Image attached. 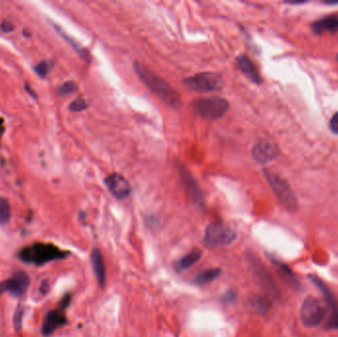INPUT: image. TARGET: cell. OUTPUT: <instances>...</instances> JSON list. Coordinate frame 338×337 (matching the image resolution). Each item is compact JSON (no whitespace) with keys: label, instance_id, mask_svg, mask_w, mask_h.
Instances as JSON below:
<instances>
[{"label":"cell","instance_id":"13","mask_svg":"<svg viewBox=\"0 0 338 337\" xmlns=\"http://www.w3.org/2000/svg\"><path fill=\"white\" fill-rule=\"evenodd\" d=\"M92 268L97 279V282L101 288L106 284V268L103 259V255L99 249H95L91 253Z\"/></svg>","mask_w":338,"mask_h":337},{"label":"cell","instance_id":"8","mask_svg":"<svg viewBox=\"0 0 338 337\" xmlns=\"http://www.w3.org/2000/svg\"><path fill=\"white\" fill-rule=\"evenodd\" d=\"M29 286V276L23 271H18L10 279L0 282V296L5 292H8L13 296L22 297L26 294Z\"/></svg>","mask_w":338,"mask_h":337},{"label":"cell","instance_id":"24","mask_svg":"<svg viewBox=\"0 0 338 337\" xmlns=\"http://www.w3.org/2000/svg\"><path fill=\"white\" fill-rule=\"evenodd\" d=\"M77 89L76 84L73 81H68L66 83H64L63 85H60L58 89H57V93L60 96H65V95H69L73 93L75 90Z\"/></svg>","mask_w":338,"mask_h":337},{"label":"cell","instance_id":"2","mask_svg":"<svg viewBox=\"0 0 338 337\" xmlns=\"http://www.w3.org/2000/svg\"><path fill=\"white\" fill-rule=\"evenodd\" d=\"M70 255L69 251L62 250L52 243L37 242L21 249L18 252V257L21 261L34 264L37 266L44 265L54 260L65 259Z\"/></svg>","mask_w":338,"mask_h":337},{"label":"cell","instance_id":"12","mask_svg":"<svg viewBox=\"0 0 338 337\" xmlns=\"http://www.w3.org/2000/svg\"><path fill=\"white\" fill-rule=\"evenodd\" d=\"M251 265L253 268L254 275H255L257 281L259 282V284L261 285L264 288V290H266L272 297H277L278 289L274 283L272 277L270 276L269 272L267 271L266 268L258 261H253L251 263Z\"/></svg>","mask_w":338,"mask_h":337},{"label":"cell","instance_id":"1","mask_svg":"<svg viewBox=\"0 0 338 337\" xmlns=\"http://www.w3.org/2000/svg\"><path fill=\"white\" fill-rule=\"evenodd\" d=\"M134 66L137 74L140 76L142 82L165 104L175 110L182 106V100L177 91L168 82L149 71L141 63H135Z\"/></svg>","mask_w":338,"mask_h":337},{"label":"cell","instance_id":"26","mask_svg":"<svg viewBox=\"0 0 338 337\" xmlns=\"http://www.w3.org/2000/svg\"><path fill=\"white\" fill-rule=\"evenodd\" d=\"M51 68L52 66L48 62H41L35 67L36 73L44 78L48 75V73L51 71Z\"/></svg>","mask_w":338,"mask_h":337},{"label":"cell","instance_id":"30","mask_svg":"<svg viewBox=\"0 0 338 337\" xmlns=\"http://www.w3.org/2000/svg\"><path fill=\"white\" fill-rule=\"evenodd\" d=\"M1 127H2V120L0 119V129H1Z\"/></svg>","mask_w":338,"mask_h":337},{"label":"cell","instance_id":"18","mask_svg":"<svg viewBox=\"0 0 338 337\" xmlns=\"http://www.w3.org/2000/svg\"><path fill=\"white\" fill-rule=\"evenodd\" d=\"M221 269L219 268H212V269H208L205 270L201 273H199L195 278L196 284L205 285L208 283L213 282V280H216L220 275H221Z\"/></svg>","mask_w":338,"mask_h":337},{"label":"cell","instance_id":"29","mask_svg":"<svg viewBox=\"0 0 338 337\" xmlns=\"http://www.w3.org/2000/svg\"><path fill=\"white\" fill-rule=\"evenodd\" d=\"M40 290H41V292H42L43 294H46V293L48 292V290H49V286H48V283H47L46 281L43 282V283L41 284Z\"/></svg>","mask_w":338,"mask_h":337},{"label":"cell","instance_id":"3","mask_svg":"<svg viewBox=\"0 0 338 337\" xmlns=\"http://www.w3.org/2000/svg\"><path fill=\"white\" fill-rule=\"evenodd\" d=\"M237 233L231 226L222 222L210 224L204 235V243L207 248L219 249L228 247L235 241Z\"/></svg>","mask_w":338,"mask_h":337},{"label":"cell","instance_id":"4","mask_svg":"<svg viewBox=\"0 0 338 337\" xmlns=\"http://www.w3.org/2000/svg\"><path fill=\"white\" fill-rule=\"evenodd\" d=\"M183 85L191 91L212 92L224 88V78L220 73L206 71L183 79Z\"/></svg>","mask_w":338,"mask_h":337},{"label":"cell","instance_id":"9","mask_svg":"<svg viewBox=\"0 0 338 337\" xmlns=\"http://www.w3.org/2000/svg\"><path fill=\"white\" fill-rule=\"evenodd\" d=\"M105 185L111 194L117 199H125L131 193V185L129 181L119 173L109 175L105 179Z\"/></svg>","mask_w":338,"mask_h":337},{"label":"cell","instance_id":"22","mask_svg":"<svg viewBox=\"0 0 338 337\" xmlns=\"http://www.w3.org/2000/svg\"><path fill=\"white\" fill-rule=\"evenodd\" d=\"M87 108V103L82 97H77L70 105V110L72 112H82Z\"/></svg>","mask_w":338,"mask_h":337},{"label":"cell","instance_id":"21","mask_svg":"<svg viewBox=\"0 0 338 337\" xmlns=\"http://www.w3.org/2000/svg\"><path fill=\"white\" fill-rule=\"evenodd\" d=\"M251 307L259 313H267L271 308V302L269 299L263 297H256L252 300Z\"/></svg>","mask_w":338,"mask_h":337},{"label":"cell","instance_id":"23","mask_svg":"<svg viewBox=\"0 0 338 337\" xmlns=\"http://www.w3.org/2000/svg\"><path fill=\"white\" fill-rule=\"evenodd\" d=\"M23 314H24V307L19 303L15 310L14 313V319H13V323H14V327L15 329L19 331L21 329L22 326V320H23Z\"/></svg>","mask_w":338,"mask_h":337},{"label":"cell","instance_id":"15","mask_svg":"<svg viewBox=\"0 0 338 337\" xmlns=\"http://www.w3.org/2000/svg\"><path fill=\"white\" fill-rule=\"evenodd\" d=\"M180 176H181V179L183 181V184L186 186L187 190L189 191V193L194 198L196 202L199 203V204L203 203L202 192H201L200 188L198 187V184H197L194 177L191 175V173L186 168L182 167L180 169Z\"/></svg>","mask_w":338,"mask_h":337},{"label":"cell","instance_id":"7","mask_svg":"<svg viewBox=\"0 0 338 337\" xmlns=\"http://www.w3.org/2000/svg\"><path fill=\"white\" fill-rule=\"evenodd\" d=\"M265 177L267 181L269 182L270 186L272 187L274 193L277 196V198L280 200V202L284 205L285 207L291 211H294L297 209V200L294 193L292 192L289 185L285 182L282 178L276 173H273L269 170H264Z\"/></svg>","mask_w":338,"mask_h":337},{"label":"cell","instance_id":"28","mask_svg":"<svg viewBox=\"0 0 338 337\" xmlns=\"http://www.w3.org/2000/svg\"><path fill=\"white\" fill-rule=\"evenodd\" d=\"M1 30L4 32V33H9L11 31L14 30V26L12 23L10 22H3L1 24Z\"/></svg>","mask_w":338,"mask_h":337},{"label":"cell","instance_id":"11","mask_svg":"<svg viewBox=\"0 0 338 337\" xmlns=\"http://www.w3.org/2000/svg\"><path fill=\"white\" fill-rule=\"evenodd\" d=\"M279 155L277 145L268 141H261L252 148V156L259 163H267L275 160Z\"/></svg>","mask_w":338,"mask_h":337},{"label":"cell","instance_id":"16","mask_svg":"<svg viewBox=\"0 0 338 337\" xmlns=\"http://www.w3.org/2000/svg\"><path fill=\"white\" fill-rule=\"evenodd\" d=\"M336 30H338L337 16L323 18L314 24V31L318 34L325 32V31L334 32Z\"/></svg>","mask_w":338,"mask_h":337},{"label":"cell","instance_id":"5","mask_svg":"<svg viewBox=\"0 0 338 337\" xmlns=\"http://www.w3.org/2000/svg\"><path fill=\"white\" fill-rule=\"evenodd\" d=\"M229 102L221 97H205L196 101L198 114L207 120H217L223 117L229 109Z\"/></svg>","mask_w":338,"mask_h":337},{"label":"cell","instance_id":"20","mask_svg":"<svg viewBox=\"0 0 338 337\" xmlns=\"http://www.w3.org/2000/svg\"><path fill=\"white\" fill-rule=\"evenodd\" d=\"M11 218V207L9 202L0 197V225H5L9 222Z\"/></svg>","mask_w":338,"mask_h":337},{"label":"cell","instance_id":"31","mask_svg":"<svg viewBox=\"0 0 338 337\" xmlns=\"http://www.w3.org/2000/svg\"><path fill=\"white\" fill-rule=\"evenodd\" d=\"M337 59H338V56H337Z\"/></svg>","mask_w":338,"mask_h":337},{"label":"cell","instance_id":"27","mask_svg":"<svg viewBox=\"0 0 338 337\" xmlns=\"http://www.w3.org/2000/svg\"><path fill=\"white\" fill-rule=\"evenodd\" d=\"M329 128L331 130V132L335 135H338V112L335 113L332 118L330 119V122H329Z\"/></svg>","mask_w":338,"mask_h":337},{"label":"cell","instance_id":"17","mask_svg":"<svg viewBox=\"0 0 338 337\" xmlns=\"http://www.w3.org/2000/svg\"><path fill=\"white\" fill-rule=\"evenodd\" d=\"M202 257V251L199 249H195L192 250L191 252H189L188 254H186L185 256H183L176 264L178 270L179 271H183V270H187L189 268L195 265L196 263L201 259Z\"/></svg>","mask_w":338,"mask_h":337},{"label":"cell","instance_id":"10","mask_svg":"<svg viewBox=\"0 0 338 337\" xmlns=\"http://www.w3.org/2000/svg\"><path fill=\"white\" fill-rule=\"evenodd\" d=\"M64 310L65 309L59 308L57 310L50 311L46 315L42 326V332L45 336L51 335L57 328L64 326L68 322Z\"/></svg>","mask_w":338,"mask_h":337},{"label":"cell","instance_id":"25","mask_svg":"<svg viewBox=\"0 0 338 337\" xmlns=\"http://www.w3.org/2000/svg\"><path fill=\"white\" fill-rule=\"evenodd\" d=\"M326 329H338V309L336 311L330 312L329 317L325 323Z\"/></svg>","mask_w":338,"mask_h":337},{"label":"cell","instance_id":"6","mask_svg":"<svg viewBox=\"0 0 338 337\" xmlns=\"http://www.w3.org/2000/svg\"><path fill=\"white\" fill-rule=\"evenodd\" d=\"M325 316V310L321 302L315 297H306L302 303L300 310V318L305 327L318 326Z\"/></svg>","mask_w":338,"mask_h":337},{"label":"cell","instance_id":"19","mask_svg":"<svg viewBox=\"0 0 338 337\" xmlns=\"http://www.w3.org/2000/svg\"><path fill=\"white\" fill-rule=\"evenodd\" d=\"M272 262L275 266L278 268L279 272L287 280V282H289L290 284L293 285V286H299V282H298L295 274L292 272V270L289 267L287 266L284 263L276 260V259H272Z\"/></svg>","mask_w":338,"mask_h":337},{"label":"cell","instance_id":"14","mask_svg":"<svg viewBox=\"0 0 338 337\" xmlns=\"http://www.w3.org/2000/svg\"><path fill=\"white\" fill-rule=\"evenodd\" d=\"M236 63H237L239 70L249 78L250 81H252L253 83H256V84H259L261 82V78H260V75L257 71L256 67L247 55H239L236 58Z\"/></svg>","mask_w":338,"mask_h":337}]
</instances>
